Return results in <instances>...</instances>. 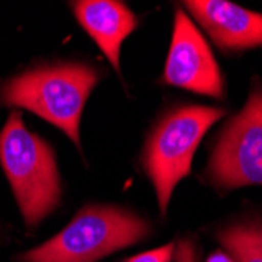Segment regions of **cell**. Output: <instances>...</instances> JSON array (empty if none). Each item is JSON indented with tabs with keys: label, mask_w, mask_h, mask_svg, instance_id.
Instances as JSON below:
<instances>
[{
	"label": "cell",
	"mask_w": 262,
	"mask_h": 262,
	"mask_svg": "<svg viewBox=\"0 0 262 262\" xmlns=\"http://www.w3.org/2000/svg\"><path fill=\"white\" fill-rule=\"evenodd\" d=\"M234 231L262 254V226H234Z\"/></svg>",
	"instance_id": "8fae6325"
},
{
	"label": "cell",
	"mask_w": 262,
	"mask_h": 262,
	"mask_svg": "<svg viewBox=\"0 0 262 262\" xmlns=\"http://www.w3.org/2000/svg\"><path fill=\"white\" fill-rule=\"evenodd\" d=\"M176 250V242H170L160 248L145 251L141 254H137L134 257H129L126 262H173Z\"/></svg>",
	"instance_id": "30bf717a"
},
{
	"label": "cell",
	"mask_w": 262,
	"mask_h": 262,
	"mask_svg": "<svg viewBox=\"0 0 262 262\" xmlns=\"http://www.w3.org/2000/svg\"><path fill=\"white\" fill-rule=\"evenodd\" d=\"M207 174L223 190L262 185V86L251 91L242 112L223 127Z\"/></svg>",
	"instance_id": "5b68a950"
},
{
	"label": "cell",
	"mask_w": 262,
	"mask_h": 262,
	"mask_svg": "<svg viewBox=\"0 0 262 262\" xmlns=\"http://www.w3.org/2000/svg\"><path fill=\"white\" fill-rule=\"evenodd\" d=\"M225 113L219 107L185 105L168 113L154 127L146 141L143 165L156 188L162 213L168 209L174 187L190 173L203 137Z\"/></svg>",
	"instance_id": "277c9868"
},
{
	"label": "cell",
	"mask_w": 262,
	"mask_h": 262,
	"mask_svg": "<svg viewBox=\"0 0 262 262\" xmlns=\"http://www.w3.org/2000/svg\"><path fill=\"white\" fill-rule=\"evenodd\" d=\"M73 10L83 30L120 73L121 44L135 30L137 16L123 2L115 0H79L73 4Z\"/></svg>",
	"instance_id": "ba28073f"
},
{
	"label": "cell",
	"mask_w": 262,
	"mask_h": 262,
	"mask_svg": "<svg viewBox=\"0 0 262 262\" xmlns=\"http://www.w3.org/2000/svg\"><path fill=\"white\" fill-rule=\"evenodd\" d=\"M206 262H235V259L229 254V253H223V251H215L212 253Z\"/></svg>",
	"instance_id": "4fadbf2b"
},
{
	"label": "cell",
	"mask_w": 262,
	"mask_h": 262,
	"mask_svg": "<svg viewBox=\"0 0 262 262\" xmlns=\"http://www.w3.org/2000/svg\"><path fill=\"white\" fill-rule=\"evenodd\" d=\"M219 241L235 259V262H262V254L257 250H254L250 244H247L234 231V228H228L222 231L219 234Z\"/></svg>",
	"instance_id": "9c48e42d"
},
{
	"label": "cell",
	"mask_w": 262,
	"mask_h": 262,
	"mask_svg": "<svg viewBox=\"0 0 262 262\" xmlns=\"http://www.w3.org/2000/svg\"><path fill=\"white\" fill-rule=\"evenodd\" d=\"M165 83L210 98H223V77L209 44L182 10L176 11Z\"/></svg>",
	"instance_id": "8992f818"
},
{
	"label": "cell",
	"mask_w": 262,
	"mask_h": 262,
	"mask_svg": "<svg viewBox=\"0 0 262 262\" xmlns=\"http://www.w3.org/2000/svg\"><path fill=\"white\" fill-rule=\"evenodd\" d=\"M184 5L222 51L262 46V14L225 0H190Z\"/></svg>",
	"instance_id": "52a82bcc"
},
{
	"label": "cell",
	"mask_w": 262,
	"mask_h": 262,
	"mask_svg": "<svg viewBox=\"0 0 262 262\" xmlns=\"http://www.w3.org/2000/svg\"><path fill=\"white\" fill-rule=\"evenodd\" d=\"M99 82L93 66L58 63L24 71L0 85V104L33 112L80 146V118Z\"/></svg>",
	"instance_id": "6da1fadb"
},
{
	"label": "cell",
	"mask_w": 262,
	"mask_h": 262,
	"mask_svg": "<svg viewBox=\"0 0 262 262\" xmlns=\"http://www.w3.org/2000/svg\"><path fill=\"white\" fill-rule=\"evenodd\" d=\"M173 262H196V254L190 241H182L176 244Z\"/></svg>",
	"instance_id": "7c38bea8"
},
{
	"label": "cell",
	"mask_w": 262,
	"mask_h": 262,
	"mask_svg": "<svg viewBox=\"0 0 262 262\" xmlns=\"http://www.w3.org/2000/svg\"><path fill=\"white\" fill-rule=\"evenodd\" d=\"M0 163L27 226L39 225L61 200V182L52 148L30 132L13 110L0 132Z\"/></svg>",
	"instance_id": "7a4b0ae2"
},
{
	"label": "cell",
	"mask_w": 262,
	"mask_h": 262,
	"mask_svg": "<svg viewBox=\"0 0 262 262\" xmlns=\"http://www.w3.org/2000/svg\"><path fill=\"white\" fill-rule=\"evenodd\" d=\"M151 225L116 206L82 209L52 239L17 256L19 262H96L146 239Z\"/></svg>",
	"instance_id": "3957f363"
}]
</instances>
